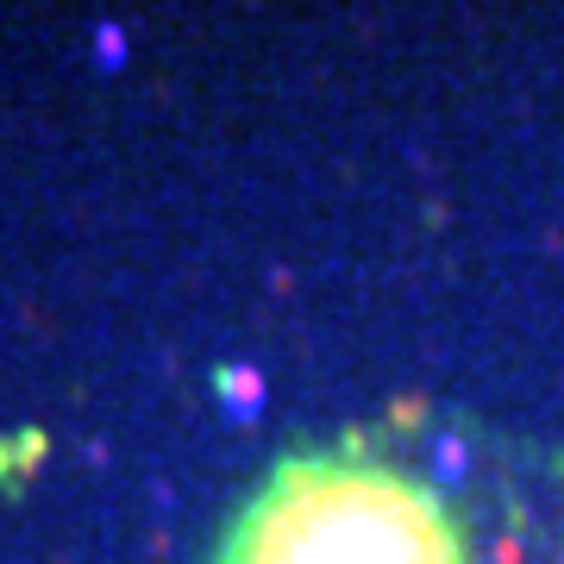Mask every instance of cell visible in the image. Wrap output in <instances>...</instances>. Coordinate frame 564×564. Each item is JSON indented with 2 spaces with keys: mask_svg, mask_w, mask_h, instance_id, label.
Wrapping results in <instances>:
<instances>
[{
  "mask_svg": "<svg viewBox=\"0 0 564 564\" xmlns=\"http://www.w3.org/2000/svg\"><path fill=\"white\" fill-rule=\"evenodd\" d=\"M214 564H470L440 489L345 452L282 458L232 514Z\"/></svg>",
  "mask_w": 564,
  "mask_h": 564,
  "instance_id": "obj_1",
  "label": "cell"
}]
</instances>
